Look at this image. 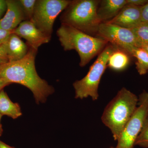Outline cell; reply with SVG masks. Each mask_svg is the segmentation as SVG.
Here are the masks:
<instances>
[{"label":"cell","instance_id":"obj_1","mask_svg":"<svg viewBox=\"0 0 148 148\" xmlns=\"http://www.w3.org/2000/svg\"><path fill=\"white\" fill-rule=\"evenodd\" d=\"M38 50L29 47L27 55L18 61L2 64L0 78L10 83L22 85L31 90L37 104L45 103L54 89L38 75L35 66Z\"/></svg>","mask_w":148,"mask_h":148},{"label":"cell","instance_id":"obj_2","mask_svg":"<svg viewBox=\"0 0 148 148\" xmlns=\"http://www.w3.org/2000/svg\"><path fill=\"white\" fill-rule=\"evenodd\" d=\"M56 34L65 51L75 50L78 53L81 67L87 65L109 43L106 40L87 34L66 24H61Z\"/></svg>","mask_w":148,"mask_h":148},{"label":"cell","instance_id":"obj_3","mask_svg":"<svg viewBox=\"0 0 148 148\" xmlns=\"http://www.w3.org/2000/svg\"><path fill=\"white\" fill-rule=\"evenodd\" d=\"M139 99L130 90L123 88L104 109L101 120L116 141L137 108Z\"/></svg>","mask_w":148,"mask_h":148},{"label":"cell","instance_id":"obj_4","mask_svg":"<svg viewBox=\"0 0 148 148\" xmlns=\"http://www.w3.org/2000/svg\"><path fill=\"white\" fill-rule=\"evenodd\" d=\"M98 0H73L61 13V24H66L96 37L101 21L97 10Z\"/></svg>","mask_w":148,"mask_h":148},{"label":"cell","instance_id":"obj_5","mask_svg":"<svg viewBox=\"0 0 148 148\" xmlns=\"http://www.w3.org/2000/svg\"><path fill=\"white\" fill-rule=\"evenodd\" d=\"M114 47L111 44H108L90 66L85 76L73 83V86L75 89V98L83 99L90 97L92 101L98 100L100 81L107 68L109 57Z\"/></svg>","mask_w":148,"mask_h":148},{"label":"cell","instance_id":"obj_6","mask_svg":"<svg viewBox=\"0 0 148 148\" xmlns=\"http://www.w3.org/2000/svg\"><path fill=\"white\" fill-rule=\"evenodd\" d=\"M138 99L139 106L122 131L115 148H134L135 146L136 140L148 116V92L143 91Z\"/></svg>","mask_w":148,"mask_h":148},{"label":"cell","instance_id":"obj_7","mask_svg":"<svg viewBox=\"0 0 148 148\" xmlns=\"http://www.w3.org/2000/svg\"><path fill=\"white\" fill-rule=\"evenodd\" d=\"M69 0H37L31 20L36 27L51 38L57 16L69 5Z\"/></svg>","mask_w":148,"mask_h":148},{"label":"cell","instance_id":"obj_8","mask_svg":"<svg viewBox=\"0 0 148 148\" xmlns=\"http://www.w3.org/2000/svg\"><path fill=\"white\" fill-rule=\"evenodd\" d=\"M96 37L106 40L109 43L128 53L133 48L141 47L131 29L107 22L100 24Z\"/></svg>","mask_w":148,"mask_h":148},{"label":"cell","instance_id":"obj_9","mask_svg":"<svg viewBox=\"0 0 148 148\" xmlns=\"http://www.w3.org/2000/svg\"><path fill=\"white\" fill-rule=\"evenodd\" d=\"M12 33L26 40L29 47L37 50L41 45L49 42L51 39L38 29L31 21H22Z\"/></svg>","mask_w":148,"mask_h":148},{"label":"cell","instance_id":"obj_10","mask_svg":"<svg viewBox=\"0 0 148 148\" xmlns=\"http://www.w3.org/2000/svg\"><path fill=\"white\" fill-rule=\"evenodd\" d=\"M6 10L0 20V29L12 32L26 18L18 0H6Z\"/></svg>","mask_w":148,"mask_h":148},{"label":"cell","instance_id":"obj_11","mask_svg":"<svg viewBox=\"0 0 148 148\" xmlns=\"http://www.w3.org/2000/svg\"><path fill=\"white\" fill-rule=\"evenodd\" d=\"M140 8L126 4L114 18L105 22L126 29H133L142 22Z\"/></svg>","mask_w":148,"mask_h":148},{"label":"cell","instance_id":"obj_12","mask_svg":"<svg viewBox=\"0 0 148 148\" xmlns=\"http://www.w3.org/2000/svg\"><path fill=\"white\" fill-rule=\"evenodd\" d=\"M9 62H14L24 58L28 53L29 46L21 38L12 33L5 43Z\"/></svg>","mask_w":148,"mask_h":148},{"label":"cell","instance_id":"obj_13","mask_svg":"<svg viewBox=\"0 0 148 148\" xmlns=\"http://www.w3.org/2000/svg\"><path fill=\"white\" fill-rule=\"evenodd\" d=\"M126 5V0L99 1L97 10L99 20L101 23L110 21L117 15Z\"/></svg>","mask_w":148,"mask_h":148},{"label":"cell","instance_id":"obj_14","mask_svg":"<svg viewBox=\"0 0 148 148\" xmlns=\"http://www.w3.org/2000/svg\"><path fill=\"white\" fill-rule=\"evenodd\" d=\"M130 56L124 51L115 47L109 57L107 67L116 71H123L129 65Z\"/></svg>","mask_w":148,"mask_h":148},{"label":"cell","instance_id":"obj_15","mask_svg":"<svg viewBox=\"0 0 148 148\" xmlns=\"http://www.w3.org/2000/svg\"><path fill=\"white\" fill-rule=\"evenodd\" d=\"M0 114L13 119H16L22 115L19 104L11 101L3 89L0 92Z\"/></svg>","mask_w":148,"mask_h":148},{"label":"cell","instance_id":"obj_16","mask_svg":"<svg viewBox=\"0 0 148 148\" xmlns=\"http://www.w3.org/2000/svg\"><path fill=\"white\" fill-rule=\"evenodd\" d=\"M130 56L136 58V69L140 75H144L148 72V53L142 47H134L130 51Z\"/></svg>","mask_w":148,"mask_h":148},{"label":"cell","instance_id":"obj_17","mask_svg":"<svg viewBox=\"0 0 148 148\" xmlns=\"http://www.w3.org/2000/svg\"><path fill=\"white\" fill-rule=\"evenodd\" d=\"M134 33L141 47L143 45L148 43V24L141 22L133 29H131Z\"/></svg>","mask_w":148,"mask_h":148},{"label":"cell","instance_id":"obj_18","mask_svg":"<svg viewBox=\"0 0 148 148\" xmlns=\"http://www.w3.org/2000/svg\"><path fill=\"white\" fill-rule=\"evenodd\" d=\"M37 0H18L26 21H31L34 14Z\"/></svg>","mask_w":148,"mask_h":148},{"label":"cell","instance_id":"obj_19","mask_svg":"<svg viewBox=\"0 0 148 148\" xmlns=\"http://www.w3.org/2000/svg\"><path fill=\"white\" fill-rule=\"evenodd\" d=\"M135 145L141 147L148 148V116L136 140Z\"/></svg>","mask_w":148,"mask_h":148},{"label":"cell","instance_id":"obj_20","mask_svg":"<svg viewBox=\"0 0 148 148\" xmlns=\"http://www.w3.org/2000/svg\"><path fill=\"white\" fill-rule=\"evenodd\" d=\"M12 32L0 29V46L4 44Z\"/></svg>","mask_w":148,"mask_h":148},{"label":"cell","instance_id":"obj_21","mask_svg":"<svg viewBox=\"0 0 148 148\" xmlns=\"http://www.w3.org/2000/svg\"><path fill=\"white\" fill-rule=\"evenodd\" d=\"M8 62V58L7 55L4 44L3 45L0 46V64L2 65Z\"/></svg>","mask_w":148,"mask_h":148},{"label":"cell","instance_id":"obj_22","mask_svg":"<svg viewBox=\"0 0 148 148\" xmlns=\"http://www.w3.org/2000/svg\"><path fill=\"white\" fill-rule=\"evenodd\" d=\"M142 22L148 24V2L140 8Z\"/></svg>","mask_w":148,"mask_h":148},{"label":"cell","instance_id":"obj_23","mask_svg":"<svg viewBox=\"0 0 148 148\" xmlns=\"http://www.w3.org/2000/svg\"><path fill=\"white\" fill-rule=\"evenodd\" d=\"M126 4L141 7L148 2V0H126Z\"/></svg>","mask_w":148,"mask_h":148},{"label":"cell","instance_id":"obj_24","mask_svg":"<svg viewBox=\"0 0 148 148\" xmlns=\"http://www.w3.org/2000/svg\"><path fill=\"white\" fill-rule=\"evenodd\" d=\"M7 9L6 0H0V20L2 18Z\"/></svg>","mask_w":148,"mask_h":148},{"label":"cell","instance_id":"obj_25","mask_svg":"<svg viewBox=\"0 0 148 148\" xmlns=\"http://www.w3.org/2000/svg\"><path fill=\"white\" fill-rule=\"evenodd\" d=\"M10 84V83L8 82L5 80L0 78V92L3 90L5 86Z\"/></svg>","mask_w":148,"mask_h":148},{"label":"cell","instance_id":"obj_26","mask_svg":"<svg viewBox=\"0 0 148 148\" xmlns=\"http://www.w3.org/2000/svg\"><path fill=\"white\" fill-rule=\"evenodd\" d=\"M0 148H16L13 147L8 145L7 144L0 140Z\"/></svg>","mask_w":148,"mask_h":148},{"label":"cell","instance_id":"obj_27","mask_svg":"<svg viewBox=\"0 0 148 148\" xmlns=\"http://www.w3.org/2000/svg\"><path fill=\"white\" fill-rule=\"evenodd\" d=\"M3 116L0 114V137L3 134V129L2 128V125L1 124V119L2 116Z\"/></svg>","mask_w":148,"mask_h":148},{"label":"cell","instance_id":"obj_28","mask_svg":"<svg viewBox=\"0 0 148 148\" xmlns=\"http://www.w3.org/2000/svg\"><path fill=\"white\" fill-rule=\"evenodd\" d=\"M141 47L143 48V49H145V50L147 51L148 53V43L146 44L143 45Z\"/></svg>","mask_w":148,"mask_h":148},{"label":"cell","instance_id":"obj_29","mask_svg":"<svg viewBox=\"0 0 148 148\" xmlns=\"http://www.w3.org/2000/svg\"><path fill=\"white\" fill-rule=\"evenodd\" d=\"M108 148H115V147H109Z\"/></svg>","mask_w":148,"mask_h":148},{"label":"cell","instance_id":"obj_30","mask_svg":"<svg viewBox=\"0 0 148 148\" xmlns=\"http://www.w3.org/2000/svg\"><path fill=\"white\" fill-rule=\"evenodd\" d=\"M1 64H0V68H1Z\"/></svg>","mask_w":148,"mask_h":148}]
</instances>
